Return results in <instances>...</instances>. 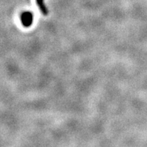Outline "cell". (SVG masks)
<instances>
[{"mask_svg":"<svg viewBox=\"0 0 147 147\" xmlns=\"http://www.w3.org/2000/svg\"><path fill=\"white\" fill-rule=\"evenodd\" d=\"M20 18L22 25L25 27H30L34 21V15L31 12H23Z\"/></svg>","mask_w":147,"mask_h":147,"instance_id":"cell-1","label":"cell"},{"mask_svg":"<svg viewBox=\"0 0 147 147\" xmlns=\"http://www.w3.org/2000/svg\"><path fill=\"white\" fill-rule=\"evenodd\" d=\"M36 3L42 13L44 15H47L48 13H49V10H48L47 6H46L45 1L44 0H36Z\"/></svg>","mask_w":147,"mask_h":147,"instance_id":"cell-2","label":"cell"}]
</instances>
